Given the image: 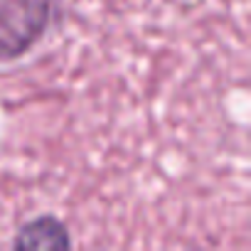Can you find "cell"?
<instances>
[{"mask_svg": "<svg viewBox=\"0 0 251 251\" xmlns=\"http://www.w3.org/2000/svg\"><path fill=\"white\" fill-rule=\"evenodd\" d=\"M69 244L72 241L64 224L54 217H40L25 224L20 234L15 236L18 249H67Z\"/></svg>", "mask_w": 251, "mask_h": 251, "instance_id": "7a4b0ae2", "label": "cell"}, {"mask_svg": "<svg viewBox=\"0 0 251 251\" xmlns=\"http://www.w3.org/2000/svg\"><path fill=\"white\" fill-rule=\"evenodd\" d=\"M52 0H0V59L25 54L47 30Z\"/></svg>", "mask_w": 251, "mask_h": 251, "instance_id": "6da1fadb", "label": "cell"}]
</instances>
